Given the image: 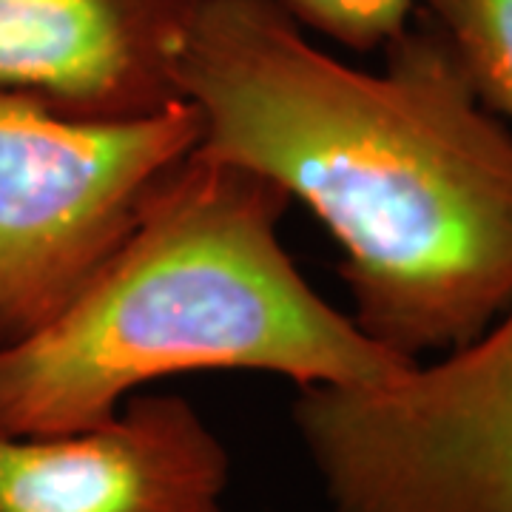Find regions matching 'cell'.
Returning <instances> with one entry per match:
<instances>
[{"label": "cell", "mask_w": 512, "mask_h": 512, "mask_svg": "<svg viewBox=\"0 0 512 512\" xmlns=\"http://www.w3.org/2000/svg\"><path fill=\"white\" fill-rule=\"evenodd\" d=\"M200 0H0V92L123 120L180 94Z\"/></svg>", "instance_id": "6"}, {"label": "cell", "mask_w": 512, "mask_h": 512, "mask_svg": "<svg viewBox=\"0 0 512 512\" xmlns=\"http://www.w3.org/2000/svg\"><path fill=\"white\" fill-rule=\"evenodd\" d=\"M302 29L356 52L384 49L410 26L419 0H279Z\"/></svg>", "instance_id": "8"}, {"label": "cell", "mask_w": 512, "mask_h": 512, "mask_svg": "<svg viewBox=\"0 0 512 512\" xmlns=\"http://www.w3.org/2000/svg\"><path fill=\"white\" fill-rule=\"evenodd\" d=\"M231 461L197 407L140 396L60 436L0 433V512H225Z\"/></svg>", "instance_id": "5"}, {"label": "cell", "mask_w": 512, "mask_h": 512, "mask_svg": "<svg viewBox=\"0 0 512 512\" xmlns=\"http://www.w3.org/2000/svg\"><path fill=\"white\" fill-rule=\"evenodd\" d=\"M384 52L365 72L279 0H200L177 80L200 146L305 202L342 248L353 322L419 362L512 302V131L433 26Z\"/></svg>", "instance_id": "1"}, {"label": "cell", "mask_w": 512, "mask_h": 512, "mask_svg": "<svg viewBox=\"0 0 512 512\" xmlns=\"http://www.w3.org/2000/svg\"><path fill=\"white\" fill-rule=\"evenodd\" d=\"M288 205L268 177L194 148L154 185L86 288L46 328L0 350V433L89 430L140 387L180 373L376 387L416 365L296 271L279 239Z\"/></svg>", "instance_id": "2"}, {"label": "cell", "mask_w": 512, "mask_h": 512, "mask_svg": "<svg viewBox=\"0 0 512 512\" xmlns=\"http://www.w3.org/2000/svg\"><path fill=\"white\" fill-rule=\"evenodd\" d=\"M478 100L512 120V0H419Z\"/></svg>", "instance_id": "7"}, {"label": "cell", "mask_w": 512, "mask_h": 512, "mask_svg": "<svg viewBox=\"0 0 512 512\" xmlns=\"http://www.w3.org/2000/svg\"><path fill=\"white\" fill-rule=\"evenodd\" d=\"M333 512H512V302L464 348L376 387H299Z\"/></svg>", "instance_id": "4"}, {"label": "cell", "mask_w": 512, "mask_h": 512, "mask_svg": "<svg viewBox=\"0 0 512 512\" xmlns=\"http://www.w3.org/2000/svg\"><path fill=\"white\" fill-rule=\"evenodd\" d=\"M200 137L188 100L103 120L0 92V350L86 288Z\"/></svg>", "instance_id": "3"}]
</instances>
